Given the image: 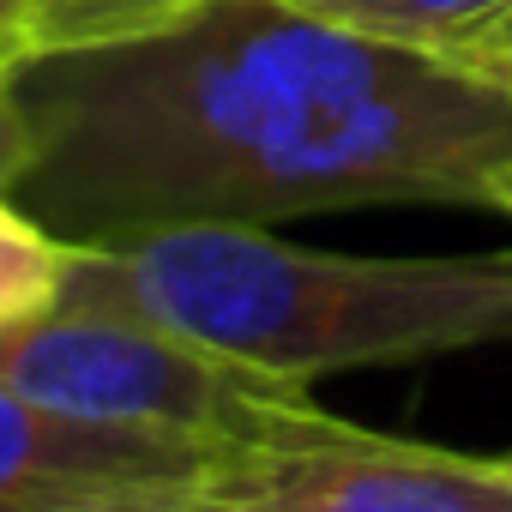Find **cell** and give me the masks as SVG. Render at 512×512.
Returning <instances> with one entry per match:
<instances>
[{
  "label": "cell",
  "instance_id": "cell-11",
  "mask_svg": "<svg viewBox=\"0 0 512 512\" xmlns=\"http://www.w3.org/2000/svg\"><path fill=\"white\" fill-rule=\"evenodd\" d=\"M31 127H25V115H19V103L0 91V193H13L19 187V175L31 169Z\"/></svg>",
  "mask_w": 512,
  "mask_h": 512
},
{
  "label": "cell",
  "instance_id": "cell-12",
  "mask_svg": "<svg viewBox=\"0 0 512 512\" xmlns=\"http://www.w3.org/2000/svg\"><path fill=\"white\" fill-rule=\"evenodd\" d=\"M446 61H458V67H476V73H494V79H506L512 73V13L500 19V25H488L470 49H458V55H446Z\"/></svg>",
  "mask_w": 512,
  "mask_h": 512
},
{
  "label": "cell",
  "instance_id": "cell-8",
  "mask_svg": "<svg viewBox=\"0 0 512 512\" xmlns=\"http://www.w3.org/2000/svg\"><path fill=\"white\" fill-rule=\"evenodd\" d=\"M193 0H37V49H73L175 19Z\"/></svg>",
  "mask_w": 512,
  "mask_h": 512
},
{
  "label": "cell",
  "instance_id": "cell-9",
  "mask_svg": "<svg viewBox=\"0 0 512 512\" xmlns=\"http://www.w3.org/2000/svg\"><path fill=\"white\" fill-rule=\"evenodd\" d=\"M199 476V470H193ZM193 476L181 482H133V488H103V494H85L73 506H55V512H211L193 488Z\"/></svg>",
  "mask_w": 512,
  "mask_h": 512
},
{
  "label": "cell",
  "instance_id": "cell-6",
  "mask_svg": "<svg viewBox=\"0 0 512 512\" xmlns=\"http://www.w3.org/2000/svg\"><path fill=\"white\" fill-rule=\"evenodd\" d=\"M290 7L320 13L362 37H380V43H404L422 55H458L512 13V0H290Z\"/></svg>",
  "mask_w": 512,
  "mask_h": 512
},
{
  "label": "cell",
  "instance_id": "cell-14",
  "mask_svg": "<svg viewBox=\"0 0 512 512\" xmlns=\"http://www.w3.org/2000/svg\"><path fill=\"white\" fill-rule=\"evenodd\" d=\"M506 85H512V73H506Z\"/></svg>",
  "mask_w": 512,
  "mask_h": 512
},
{
  "label": "cell",
  "instance_id": "cell-4",
  "mask_svg": "<svg viewBox=\"0 0 512 512\" xmlns=\"http://www.w3.org/2000/svg\"><path fill=\"white\" fill-rule=\"evenodd\" d=\"M211 512H512V464L392 440L308 410L260 440L205 458Z\"/></svg>",
  "mask_w": 512,
  "mask_h": 512
},
{
  "label": "cell",
  "instance_id": "cell-13",
  "mask_svg": "<svg viewBox=\"0 0 512 512\" xmlns=\"http://www.w3.org/2000/svg\"><path fill=\"white\" fill-rule=\"evenodd\" d=\"M506 464H512V452H506Z\"/></svg>",
  "mask_w": 512,
  "mask_h": 512
},
{
  "label": "cell",
  "instance_id": "cell-3",
  "mask_svg": "<svg viewBox=\"0 0 512 512\" xmlns=\"http://www.w3.org/2000/svg\"><path fill=\"white\" fill-rule=\"evenodd\" d=\"M0 386L79 422L193 440L211 452L320 410L302 380L247 368L133 314L67 302L0 326Z\"/></svg>",
  "mask_w": 512,
  "mask_h": 512
},
{
  "label": "cell",
  "instance_id": "cell-7",
  "mask_svg": "<svg viewBox=\"0 0 512 512\" xmlns=\"http://www.w3.org/2000/svg\"><path fill=\"white\" fill-rule=\"evenodd\" d=\"M73 272V241L37 223L13 193H0V326L37 320L61 302Z\"/></svg>",
  "mask_w": 512,
  "mask_h": 512
},
{
  "label": "cell",
  "instance_id": "cell-2",
  "mask_svg": "<svg viewBox=\"0 0 512 512\" xmlns=\"http://www.w3.org/2000/svg\"><path fill=\"white\" fill-rule=\"evenodd\" d=\"M61 302L314 386L344 368L512 344V253L368 260L278 241L272 223H163L73 247Z\"/></svg>",
  "mask_w": 512,
  "mask_h": 512
},
{
  "label": "cell",
  "instance_id": "cell-5",
  "mask_svg": "<svg viewBox=\"0 0 512 512\" xmlns=\"http://www.w3.org/2000/svg\"><path fill=\"white\" fill-rule=\"evenodd\" d=\"M205 458L211 446L79 422L0 386V512H55L103 488L181 482Z\"/></svg>",
  "mask_w": 512,
  "mask_h": 512
},
{
  "label": "cell",
  "instance_id": "cell-10",
  "mask_svg": "<svg viewBox=\"0 0 512 512\" xmlns=\"http://www.w3.org/2000/svg\"><path fill=\"white\" fill-rule=\"evenodd\" d=\"M37 55V0H0V91Z\"/></svg>",
  "mask_w": 512,
  "mask_h": 512
},
{
  "label": "cell",
  "instance_id": "cell-1",
  "mask_svg": "<svg viewBox=\"0 0 512 512\" xmlns=\"http://www.w3.org/2000/svg\"><path fill=\"white\" fill-rule=\"evenodd\" d=\"M7 97L37 145L13 199L73 247L356 205L512 217L506 79L290 0H193L127 37L37 49Z\"/></svg>",
  "mask_w": 512,
  "mask_h": 512
}]
</instances>
